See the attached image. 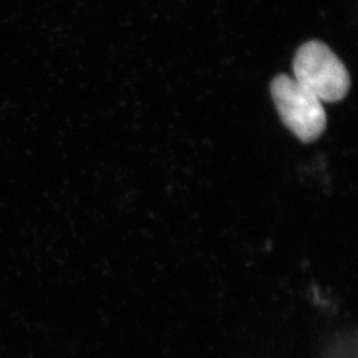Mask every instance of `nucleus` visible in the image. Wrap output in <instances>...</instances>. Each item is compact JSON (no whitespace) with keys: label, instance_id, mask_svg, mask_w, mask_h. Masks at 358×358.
<instances>
[{"label":"nucleus","instance_id":"obj_2","mask_svg":"<svg viewBox=\"0 0 358 358\" xmlns=\"http://www.w3.org/2000/svg\"><path fill=\"white\" fill-rule=\"evenodd\" d=\"M272 99L284 125L303 142L317 140L327 125L320 100L289 76H278L271 85Z\"/></svg>","mask_w":358,"mask_h":358},{"label":"nucleus","instance_id":"obj_1","mask_svg":"<svg viewBox=\"0 0 358 358\" xmlns=\"http://www.w3.org/2000/svg\"><path fill=\"white\" fill-rule=\"evenodd\" d=\"M294 80L315 94L321 103L343 100L350 80L344 64L325 44L309 41L294 56Z\"/></svg>","mask_w":358,"mask_h":358}]
</instances>
